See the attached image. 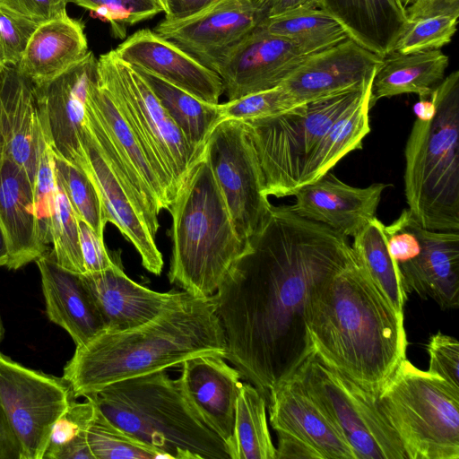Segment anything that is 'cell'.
Returning <instances> with one entry per match:
<instances>
[{
	"label": "cell",
	"mask_w": 459,
	"mask_h": 459,
	"mask_svg": "<svg viewBox=\"0 0 459 459\" xmlns=\"http://www.w3.org/2000/svg\"><path fill=\"white\" fill-rule=\"evenodd\" d=\"M354 256L347 237L272 205L212 295L225 359L267 403L314 352L307 323L314 291Z\"/></svg>",
	"instance_id": "cell-1"
},
{
	"label": "cell",
	"mask_w": 459,
	"mask_h": 459,
	"mask_svg": "<svg viewBox=\"0 0 459 459\" xmlns=\"http://www.w3.org/2000/svg\"><path fill=\"white\" fill-rule=\"evenodd\" d=\"M307 323L315 354L375 397L406 359L403 313L356 255L314 291Z\"/></svg>",
	"instance_id": "cell-2"
},
{
	"label": "cell",
	"mask_w": 459,
	"mask_h": 459,
	"mask_svg": "<svg viewBox=\"0 0 459 459\" xmlns=\"http://www.w3.org/2000/svg\"><path fill=\"white\" fill-rule=\"evenodd\" d=\"M226 339L212 296L191 294L152 319L121 331H101L76 346L62 377L74 398L208 354L225 356Z\"/></svg>",
	"instance_id": "cell-3"
},
{
	"label": "cell",
	"mask_w": 459,
	"mask_h": 459,
	"mask_svg": "<svg viewBox=\"0 0 459 459\" xmlns=\"http://www.w3.org/2000/svg\"><path fill=\"white\" fill-rule=\"evenodd\" d=\"M405 150L408 209L425 229L459 231V71L415 105Z\"/></svg>",
	"instance_id": "cell-4"
},
{
	"label": "cell",
	"mask_w": 459,
	"mask_h": 459,
	"mask_svg": "<svg viewBox=\"0 0 459 459\" xmlns=\"http://www.w3.org/2000/svg\"><path fill=\"white\" fill-rule=\"evenodd\" d=\"M169 211L172 216L170 283L194 297L212 296L246 243L236 230L204 154Z\"/></svg>",
	"instance_id": "cell-5"
},
{
	"label": "cell",
	"mask_w": 459,
	"mask_h": 459,
	"mask_svg": "<svg viewBox=\"0 0 459 459\" xmlns=\"http://www.w3.org/2000/svg\"><path fill=\"white\" fill-rule=\"evenodd\" d=\"M86 397L109 421L167 458L230 459L225 443L166 370L116 382Z\"/></svg>",
	"instance_id": "cell-6"
},
{
	"label": "cell",
	"mask_w": 459,
	"mask_h": 459,
	"mask_svg": "<svg viewBox=\"0 0 459 459\" xmlns=\"http://www.w3.org/2000/svg\"><path fill=\"white\" fill-rule=\"evenodd\" d=\"M376 402L407 459H459V389L404 359Z\"/></svg>",
	"instance_id": "cell-7"
},
{
	"label": "cell",
	"mask_w": 459,
	"mask_h": 459,
	"mask_svg": "<svg viewBox=\"0 0 459 459\" xmlns=\"http://www.w3.org/2000/svg\"><path fill=\"white\" fill-rule=\"evenodd\" d=\"M374 76L359 87L242 120L268 197L293 195L301 187L312 151L331 125L365 94Z\"/></svg>",
	"instance_id": "cell-8"
},
{
	"label": "cell",
	"mask_w": 459,
	"mask_h": 459,
	"mask_svg": "<svg viewBox=\"0 0 459 459\" xmlns=\"http://www.w3.org/2000/svg\"><path fill=\"white\" fill-rule=\"evenodd\" d=\"M86 123L100 152L142 209L151 232L156 236L159 213L169 209L176 192L125 113L99 82L98 73L88 88Z\"/></svg>",
	"instance_id": "cell-9"
},
{
	"label": "cell",
	"mask_w": 459,
	"mask_h": 459,
	"mask_svg": "<svg viewBox=\"0 0 459 459\" xmlns=\"http://www.w3.org/2000/svg\"><path fill=\"white\" fill-rule=\"evenodd\" d=\"M99 82L108 91L143 143L169 178L176 192L203 158L161 106L147 82L114 50L97 62Z\"/></svg>",
	"instance_id": "cell-10"
},
{
	"label": "cell",
	"mask_w": 459,
	"mask_h": 459,
	"mask_svg": "<svg viewBox=\"0 0 459 459\" xmlns=\"http://www.w3.org/2000/svg\"><path fill=\"white\" fill-rule=\"evenodd\" d=\"M319 404L353 448L357 459H407L376 397L313 352L292 377Z\"/></svg>",
	"instance_id": "cell-11"
},
{
	"label": "cell",
	"mask_w": 459,
	"mask_h": 459,
	"mask_svg": "<svg viewBox=\"0 0 459 459\" xmlns=\"http://www.w3.org/2000/svg\"><path fill=\"white\" fill-rule=\"evenodd\" d=\"M74 399L62 377L27 368L0 351V403L24 459H43L54 424Z\"/></svg>",
	"instance_id": "cell-12"
},
{
	"label": "cell",
	"mask_w": 459,
	"mask_h": 459,
	"mask_svg": "<svg viewBox=\"0 0 459 459\" xmlns=\"http://www.w3.org/2000/svg\"><path fill=\"white\" fill-rule=\"evenodd\" d=\"M204 156L223 195L239 238L246 243L272 204L242 120L223 119L212 131Z\"/></svg>",
	"instance_id": "cell-13"
},
{
	"label": "cell",
	"mask_w": 459,
	"mask_h": 459,
	"mask_svg": "<svg viewBox=\"0 0 459 459\" xmlns=\"http://www.w3.org/2000/svg\"><path fill=\"white\" fill-rule=\"evenodd\" d=\"M267 405L278 436L276 459H357L335 423L294 377L271 393Z\"/></svg>",
	"instance_id": "cell-14"
},
{
	"label": "cell",
	"mask_w": 459,
	"mask_h": 459,
	"mask_svg": "<svg viewBox=\"0 0 459 459\" xmlns=\"http://www.w3.org/2000/svg\"><path fill=\"white\" fill-rule=\"evenodd\" d=\"M91 51L57 77L34 85L38 111L48 144L55 155L84 170L86 100L91 82L97 75Z\"/></svg>",
	"instance_id": "cell-15"
},
{
	"label": "cell",
	"mask_w": 459,
	"mask_h": 459,
	"mask_svg": "<svg viewBox=\"0 0 459 459\" xmlns=\"http://www.w3.org/2000/svg\"><path fill=\"white\" fill-rule=\"evenodd\" d=\"M261 22L251 0H223L182 20L163 19L154 31L215 72L229 51Z\"/></svg>",
	"instance_id": "cell-16"
},
{
	"label": "cell",
	"mask_w": 459,
	"mask_h": 459,
	"mask_svg": "<svg viewBox=\"0 0 459 459\" xmlns=\"http://www.w3.org/2000/svg\"><path fill=\"white\" fill-rule=\"evenodd\" d=\"M289 39L257 26L218 64L228 100L282 83L306 58Z\"/></svg>",
	"instance_id": "cell-17"
},
{
	"label": "cell",
	"mask_w": 459,
	"mask_h": 459,
	"mask_svg": "<svg viewBox=\"0 0 459 459\" xmlns=\"http://www.w3.org/2000/svg\"><path fill=\"white\" fill-rule=\"evenodd\" d=\"M114 51L121 61L147 71L203 101L218 104L224 93L221 79L214 71L150 29L135 31Z\"/></svg>",
	"instance_id": "cell-18"
},
{
	"label": "cell",
	"mask_w": 459,
	"mask_h": 459,
	"mask_svg": "<svg viewBox=\"0 0 459 459\" xmlns=\"http://www.w3.org/2000/svg\"><path fill=\"white\" fill-rule=\"evenodd\" d=\"M381 62V56L349 38L307 56L281 85L299 105L361 86Z\"/></svg>",
	"instance_id": "cell-19"
},
{
	"label": "cell",
	"mask_w": 459,
	"mask_h": 459,
	"mask_svg": "<svg viewBox=\"0 0 459 459\" xmlns=\"http://www.w3.org/2000/svg\"><path fill=\"white\" fill-rule=\"evenodd\" d=\"M386 186L384 183L366 187L352 186L328 171L301 186L293 195L296 202L290 208L302 218L353 238L376 217Z\"/></svg>",
	"instance_id": "cell-20"
},
{
	"label": "cell",
	"mask_w": 459,
	"mask_h": 459,
	"mask_svg": "<svg viewBox=\"0 0 459 459\" xmlns=\"http://www.w3.org/2000/svg\"><path fill=\"white\" fill-rule=\"evenodd\" d=\"M178 385L198 417L225 443L227 452L235 423L241 375L218 354L200 355L180 364Z\"/></svg>",
	"instance_id": "cell-21"
},
{
	"label": "cell",
	"mask_w": 459,
	"mask_h": 459,
	"mask_svg": "<svg viewBox=\"0 0 459 459\" xmlns=\"http://www.w3.org/2000/svg\"><path fill=\"white\" fill-rule=\"evenodd\" d=\"M105 331H121L142 325L174 302L186 298V291L159 292L130 279L115 264L106 270L81 274Z\"/></svg>",
	"instance_id": "cell-22"
},
{
	"label": "cell",
	"mask_w": 459,
	"mask_h": 459,
	"mask_svg": "<svg viewBox=\"0 0 459 459\" xmlns=\"http://www.w3.org/2000/svg\"><path fill=\"white\" fill-rule=\"evenodd\" d=\"M0 124L4 155L22 167L34 186L39 160L48 146L33 83L14 66L0 70Z\"/></svg>",
	"instance_id": "cell-23"
},
{
	"label": "cell",
	"mask_w": 459,
	"mask_h": 459,
	"mask_svg": "<svg viewBox=\"0 0 459 459\" xmlns=\"http://www.w3.org/2000/svg\"><path fill=\"white\" fill-rule=\"evenodd\" d=\"M82 145L87 158L84 170L99 191L106 222L114 224L134 245L147 271L160 275L164 262L155 236L151 232L143 212L100 152L87 123Z\"/></svg>",
	"instance_id": "cell-24"
},
{
	"label": "cell",
	"mask_w": 459,
	"mask_h": 459,
	"mask_svg": "<svg viewBox=\"0 0 459 459\" xmlns=\"http://www.w3.org/2000/svg\"><path fill=\"white\" fill-rule=\"evenodd\" d=\"M407 293L432 299L442 309L459 306V232L420 226L410 259L397 265Z\"/></svg>",
	"instance_id": "cell-25"
},
{
	"label": "cell",
	"mask_w": 459,
	"mask_h": 459,
	"mask_svg": "<svg viewBox=\"0 0 459 459\" xmlns=\"http://www.w3.org/2000/svg\"><path fill=\"white\" fill-rule=\"evenodd\" d=\"M48 319L81 346L104 330L102 319L81 274L62 267L53 253L36 261Z\"/></svg>",
	"instance_id": "cell-26"
},
{
	"label": "cell",
	"mask_w": 459,
	"mask_h": 459,
	"mask_svg": "<svg viewBox=\"0 0 459 459\" xmlns=\"http://www.w3.org/2000/svg\"><path fill=\"white\" fill-rule=\"evenodd\" d=\"M0 226L8 247V269L18 270L47 253L38 237L32 183L4 154L0 164Z\"/></svg>",
	"instance_id": "cell-27"
},
{
	"label": "cell",
	"mask_w": 459,
	"mask_h": 459,
	"mask_svg": "<svg viewBox=\"0 0 459 459\" xmlns=\"http://www.w3.org/2000/svg\"><path fill=\"white\" fill-rule=\"evenodd\" d=\"M348 37L382 58L390 53L409 20L399 0H320Z\"/></svg>",
	"instance_id": "cell-28"
},
{
	"label": "cell",
	"mask_w": 459,
	"mask_h": 459,
	"mask_svg": "<svg viewBox=\"0 0 459 459\" xmlns=\"http://www.w3.org/2000/svg\"><path fill=\"white\" fill-rule=\"evenodd\" d=\"M88 52L83 24L65 15L37 27L16 68L38 85L62 74Z\"/></svg>",
	"instance_id": "cell-29"
},
{
	"label": "cell",
	"mask_w": 459,
	"mask_h": 459,
	"mask_svg": "<svg viewBox=\"0 0 459 459\" xmlns=\"http://www.w3.org/2000/svg\"><path fill=\"white\" fill-rule=\"evenodd\" d=\"M448 64V56L440 49L410 54L391 51L375 74L371 107L380 99L402 94L429 96L446 77Z\"/></svg>",
	"instance_id": "cell-30"
},
{
	"label": "cell",
	"mask_w": 459,
	"mask_h": 459,
	"mask_svg": "<svg viewBox=\"0 0 459 459\" xmlns=\"http://www.w3.org/2000/svg\"><path fill=\"white\" fill-rule=\"evenodd\" d=\"M371 93L372 84L353 106L331 125L307 160L301 186L331 171L344 156L361 147L363 139L370 132L368 113L372 108Z\"/></svg>",
	"instance_id": "cell-31"
},
{
	"label": "cell",
	"mask_w": 459,
	"mask_h": 459,
	"mask_svg": "<svg viewBox=\"0 0 459 459\" xmlns=\"http://www.w3.org/2000/svg\"><path fill=\"white\" fill-rule=\"evenodd\" d=\"M134 68L191 144L204 152L212 131L222 120L219 103L203 101L147 71Z\"/></svg>",
	"instance_id": "cell-32"
},
{
	"label": "cell",
	"mask_w": 459,
	"mask_h": 459,
	"mask_svg": "<svg viewBox=\"0 0 459 459\" xmlns=\"http://www.w3.org/2000/svg\"><path fill=\"white\" fill-rule=\"evenodd\" d=\"M258 26L290 40L305 56L349 39L343 27L318 7L299 8L270 17Z\"/></svg>",
	"instance_id": "cell-33"
},
{
	"label": "cell",
	"mask_w": 459,
	"mask_h": 459,
	"mask_svg": "<svg viewBox=\"0 0 459 459\" xmlns=\"http://www.w3.org/2000/svg\"><path fill=\"white\" fill-rule=\"evenodd\" d=\"M266 400L249 382L243 383L236 402L230 459H276L266 418Z\"/></svg>",
	"instance_id": "cell-34"
},
{
	"label": "cell",
	"mask_w": 459,
	"mask_h": 459,
	"mask_svg": "<svg viewBox=\"0 0 459 459\" xmlns=\"http://www.w3.org/2000/svg\"><path fill=\"white\" fill-rule=\"evenodd\" d=\"M377 217L353 237L352 250L370 277L396 310L403 313L408 299L401 273L393 259L384 230Z\"/></svg>",
	"instance_id": "cell-35"
},
{
	"label": "cell",
	"mask_w": 459,
	"mask_h": 459,
	"mask_svg": "<svg viewBox=\"0 0 459 459\" xmlns=\"http://www.w3.org/2000/svg\"><path fill=\"white\" fill-rule=\"evenodd\" d=\"M97 413L94 402L74 399L53 426L43 459H95L87 432Z\"/></svg>",
	"instance_id": "cell-36"
},
{
	"label": "cell",
	"mask_w": 459,
	"mask_h": 459,
	"mask_svg": "<svg viewBox=\"0 0 459 459\" xmlns=\"http://www.w3.org/2000/svg\"><path fill=\"white\" fill-rule=\"evenodd\" d=\"M54 170L77 218L104 238L107 222L100 196L92 178L85 170L55 154Z\"/></svg>",
	"instance_id": "cell-37"
},
{
	"label": "cell",
	"mask_w": 459,
	"mask_h": 459,
	"mask_svg": "<svg viewBox=\"0 0 459 459\" xmlns=\"http://www.w3.org/2000/svg\"><path fill=\"white\" fill-rule=\"evenodd\" d=\"M87 439L95 459H164L160 450L137 439L109 421L97 409Z\"/></svg>",
	"instance_id": "cell-38"
},
{
	"label": "cell",
	"mask_w": 459,
	"mask_h": 459,
	"mask_svg": "<svg viewBox=\"0 0 459 459\" xmlns=\"http://www.w3.org/2000/svg\"><path fill=\"white\" fill-rule=\"evenodd\" d=\"M56 195L51 220V251L56 261L74 273H85L79 239L78 218L56 180Z\"/></svg>",
	"instance_id": "cell-39"
},
{
	"label": "cell",
	"mask_w": 459,
	"mask_h": 459,
	"mask_svg": "<svg viewBox=\"0 0 459 459\" xmlns=\"http://www.w3.org/2000/svg\"><path fill=\"white\" fill-rule=\"evenodd\" d=\"M95 13L110 25L116 39H125L127 28L152 19L164 8L159 0H66Z\"/></svg>",
	"instance_id": "cell-40"
},
{
	"label": "cell",
	"mask_w": 459,
	"mask_h": 459,
	"mask_svg": "<svg viewBox=\"0 0 459 459\" xmlns=\"http://www.w3.org/2000/svg\"><path fill=\"white\" fill-rule=\"evenodd\" d=\"M458 15L437 14L409 22L392 51L402 54L440 49L456 32Z\"/></svg>",
	"instance_id": "cell-41"
},
{
	"label": "cell",
	"mask_w": 459,
	"mask_h": 459,
	"mask_svg": "<svg viewBox=\"0 0 459 459\" xmlns=\"http://www.w3.org/2000/svg\"><path fill=\"white\" fill-rule=\"evenodd\" d=\"M56 189L54 153L48 145L40 157L33 186L38 237L41 246L46 250H48V246L51 244V220Z\"/></svg>",
	"instance_id": "cell-42"
},
{
	"label": "cell",
	"mask_w": 459,
	"mask_h": 459,
	"mask_svg": "<svg viewBox=\"0 0 459 459\" xmlns=\"http://www.w3.org/2000/svg\"><path fill=\"white\" fill-rule=\"evenodd\" d=\"M219 106L222 120H247L278 114L296 105L287 91L279 85L222 104L219 103Z\"/></svg>",
	"instance_id": "cell-43"
},
{
	"label": "cell",
	"mask_w": 459,
	"mask_h": 459,
	"mask_svg": "<svg viewBox=\"0 0 459 459\" xmlns=\"http://www.w3.org/2000/svg\"><path fill=\"white\" fill-rule=\"evenodd\" d=\"M39 24L0 9V62L16 67Z\"/></svg>",
	"instance_id": "cell-44"
},
{
	"label": "cell",
	"mask_w": 459,
	"mask_h": 459,
	"mask_svg": "<svg viewBox=\"0 0 459 459\" xmlns=\"http://www.w3.org/2000/svg\"><path fill=\"white\" fill-rule=\"evenodd\" d=\"M426 351L429 355L428 372L443 378L459 389V342L449 335L437 332L432 334Z\"/></svg>",
	"instance_id": "cell-45"
},
{
	"label": "cell",
	"mask_w": 459,
	"mask_h": 459,
	"mask_svg": "<svg viewBox=\"0 0 459 459\" xmlns=\"http://www.w3.org/2000/svg\"><path fill=\"white\" fill-rule=\"evenodd\" d=\"M66 0H0V9L37 24L67 15Z\"/></svg>",
	"instance_id": "cell-46"
},
{
	"label": "cell",
	"mask_w": 459,
	"mask_h": 459,
	"mask_svg": "<svg viewBox=\"0 0 459 459\" xmlns=\"http://www.w3.org/2000/svg\"><path fill=\"white\" fill-rule=\"evenodd\" d=\"M79 239L85 273H93L112 267L116 263L108 255L104 238H100L83 221L78 219Z\"/></svg>",
	"instance_id": "cell-47"
},
{
	"label": "cell",
	"mask_w": 459,
	"mask_h": 459,
	"mask_svg": "<svg viewBox=\"0 0 459 459\" xmlns=\"http://www.w3.org/2000/svg\"><path fill=\"white\" fill-rule=\"evenodd\" d=\"M409 22L420 17L450 14L459 16V0H399Z\"/></svg>",
	"instance_id": "cell-48"
},
{
	"label": "cell",
	"mask_w": 459,
	"mask_h": 459,
	"mask_svg": "<svg viewBox=\"0 0 459 459\" xmlns=\"http://www.w3.org/2000/svg\"><path fill=\"white\" fill-rule=\"evenodd\" d=\"M262 22L296 9L307 7L320 8V0H251Z\"/></svg>",
	"instance_id": "cell-49"
},
{
	"label": "cell",
	"mask_w": 459,
	"mask_h": 459,
	"mask_svg": "<svg viewBox=\"0 0 459 459\" xmlns=\"http://www.w3.org/2000/svg\"><path fill=\"white\" fill-rule=\"evenodd\" d=\"M0 459H24L21 442L0 403Z\"/></svg>",
	"instance_id": "cell-50"
},
{
	"label": "cell",
	"mask_w": 459,
	"mask_h": 459,
	"mask_svg": "<svg viewBox=\"0 0 459 459\" xmlns=\"http://www.w3.org/2000/svg\"><path fill=\"white\" fill-rule=\"evenodd\" d=\"M223 0H166L164 20L178 21L190 17Z\"/></svg>",
	"instance_id": "cell-51"
},
{
	"label": "cell",
	"mask_w": 459,
	"mask_h": 459,
	"mask_svg": "<svg viewBox=\"0 0 459 459\" xmlns=\"http://www.w3.org/2000/svg\"><path fill=\"white\" fill-rule=\"evenodd\" d=\"M9 259L8 247L3 230L0 226V267L6 266Z\"/></svg>",
	"instance_id": "cell-52"
},
{
	"label": "cell",
	"mask_w": 459,
	"mask_h": 459,
	"mask_svg": "<svg viewBox=\"0 0 459 459\" xmlns=\"http://www.w3.org/2000/svg\"><path fill=\"white\" fill-rule=\"evenodd\" d=\"M4 153V139L1 129V124H0V164L2 162V159Z\"/></svg>",
	"instance_id": "cell-53"
},
{
	"label": "cell",
	"mask_w": 459,
	"mask_h": 459,
	"mask_svg": "<svg viewBox=\"0 0 459 459\" xmlns=\"http://www.w3.org/2000/svg\"><path fill=\"white\" fill-rule=\"evenodd\" d=\"M160 2V4H162L163 8H164V12H165V6H166V0H159Z\"/></svg>",
	"instance_id": "cell-54"
},
{
	"label": "cell",
	"mask_w": 459,
	"mask_h": 459,
	"mask_svg": "<svg viewBox=\"0 0 459 459\" xmlns=\"http://www.w3.org/2000/svg\"><path fill=\"white\" fill-rule=\"evenodd\" d=\"M4 67V65L0 62V70Z\"/></svg>",
	"instance_id": "cell-55"
}]
</instances>
